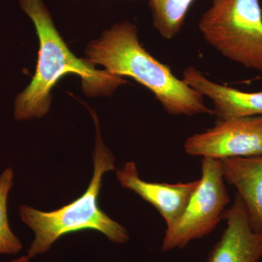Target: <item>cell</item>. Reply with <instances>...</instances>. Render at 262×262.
<instances>
[{
  "label": "cell",
  "instance_id": "obj_1",
  "mask_svg": "<svg viewBox=\"0 0 262 262\" xmlns=\"http://www.w3.org/2000/svg\"><path fill=\"white\" fill-rule=\"evenodd\" d=\"M19 4L35 26L39 40L37 70L30 84L18 95L14 117L18 121L39 118L48 113L51 91L63 76L75 74L82 79L89 96H110L127 83L121 77L106 70H97L94 63L76 57L55 27L42 0H19Z\"/></svg>",
  "mask_w": 262,
  "mask_h": 262
},
{
  "label": "cell",
  "instance_id": "obj_2",
  "mask_svg": "<svg viewBox=\"0 0 262 262\" xmlns=\"http://www.w3.org/2000/svg\"><path fill=\"white\" fill-rule=\"evenodd\" d=\"M86 55L88 61L103 66L110 73L127 76L145 86L170 115H212L201 94L142 47L137 28L130 22L115 24L105 31L99 39L89 45Z\"/></svg>",
  "mask_w": 262,
  "mask_h": 262
},
{
  "label": "cell",
  "instance_id": "obj_3",
  "mask_svg": "<svg viewBox=\"0 0 262 262\" xmlns=\"http://www.w3.org/2000/svg\"><path fill=\"white\" fill-rule=\"evenodd\" d=\"M92 116L96 127L94 174L83 194L55 211H39L26 204L19 206L20 220L34 233V241L27 250L29 259L48 252L62 236L79 231H98L116 244H125L130 239L125 227L110 218L99 207L103 176L116 170V167L115 157L101 139L98 117L95 113Z\"/></svg>",
  "mask_w": 262,
  "mask_h": 262
},
{
  "label": "cell",
  "instance_id": "obj_4",
  "mask_svg": "<svg viewBox=\"0 0 262 262\" xmlns=\"http://www.w3.org/2000/svg\"><path fill=\"white\" fill-rule=\"evenodd\" d=\"M198 27L205 40L222 56L262 72L260 0H213Z\"/></svg>",
  "mask_w": 262,
  "mask_h": 262
},
{
  "label": "cell",
  "instance_id": "obj_5",
  "mask_svg": "<svg viewBox=\"0 0 262 262\" xmlns=\"http://www.w3.org/2000/svg\"><path fill=\"white\" fill-rule=\"evenodd\" d=\"M201 178L198 189L178 220L167 227L162 251L185 248L192 241L213 232L230 202L220 160L202 158Z\"/></svg>",
  "mask_w": 262,
  "mask_h": 262
},
{
  "label": "cell",
  "instance_id": "obj_6",
  "mask_svg": "<svg viewBox=\"0 0 262 262\" xmlns=\"http://www.w3.org/2000/svg\"><path fill=\"white\" fill-rule=\"evenodd\" d=\"M184 149L192 156L220 160L262 155V116L218 120L187 138Z\"/></svg>",
  "mask_w": 262,
  "mask_h": 262
},
{
  "label": "cell",
  "instance_id": "obj_7",
  "mask_svg": "<svg viewBox=\"0 0 262 262\" xmlns=\"http://www.w3.org/2000/svg\"><path fill=\"white\" fill-rule=\"evenodd\" d=\"M116 177L122 187L154 206L167 227L179 220L200 184V179L177 184L146 182L140 178L136 164L133 161L117 169Z\"/></svg>",
  "mask_w": 262,
  "mask_h": 262
},
{
  "label": "cell",
  "instance_id": "obj_8",
  "mask_svg": "<svg viewBox=\"0 0 262 262\" xmlns=\"http://www.w3.org/2000/svg\"><path fill=\"white\" fill-rule=\"evenodd\" d=\"M227 227L208 253L206 262H258L262 258V233L253 230L244 202L236 193L225 210Z\"/></svg>",
  "mask_w": 262,
  "mask_h": 262
},
{
  "label": "cell",
  "instance_id": "obj_9",
  "mask_svg": "<svg viewBox=\"0 0 262 262\" xmlns=\"http://www.w3.org/2000/svg\"><path fill=\"white\" fill-rule=\"evenodd\" d=\"M183 80L203 97L211 100L212 115L218 120L262 116V91L244 92L216 83L193 66L184 71Z\"/></svg>",
  "mask_w": 262,
  "mask_h": 262
},
{
  "label": "cell",
  "instance_id": "obj_10",
  "mask_svg": "<svg viewBox=\"0 0 262 262\" xmlns=\"http://www.w3.org/2000/svg\"><path fill=\"white\" fill-rule=\"evenodd\" d=\"M225 182L244 202L250 225L262 233V155L221 160Z\"/></svg>",
  "mask_w": 262,
  "mask_h": 262
},
{
  "label": "cell",
  "instance_id": "obj_11",
  "mask_svg": "<svg viewBox=\"0 0 262 262\" xmlns=\"http://www.w3.org/2000/svg\"><path fill=\"white\" fill-rule=\"evenodd\" d=\"M194 0H150L153 24L162 37L171 39L180 32Z\"/></svg>",
  "mask_w": 262,
  "mask_h": 262
},
{
  "label": "cell",
  "instance_id": "obj_12",
  "mask_svg": "<svg viewBox=\"0 0 262 262\" xmlns=\"http://www.w3.org/2000/svg\"><path fill=\"white\" fill-rule=\"evenodd\" d=\"M14 173L8 167L0 174V254H16L23 245L10 228L8 216V200L13 185Z\"/></svg>",
  "mask_w": 262,
  "mask_h": 262
},
{
  "label": "cell",
  "instance_id": "obj_13",
  "mask_svg": "<svg viewBox=\"0 0 262 262\" xmlns=\"http://www.w3.org/2000/svg\"><path fill=\"white\" fill-rule=\"evenodd\" d=\"M10 262H29V258L27 256H23L19 258H15L13 261Z\"/></svg>",
  "mask_w": 262,
  "mask_h": 262
}]
</instances>
